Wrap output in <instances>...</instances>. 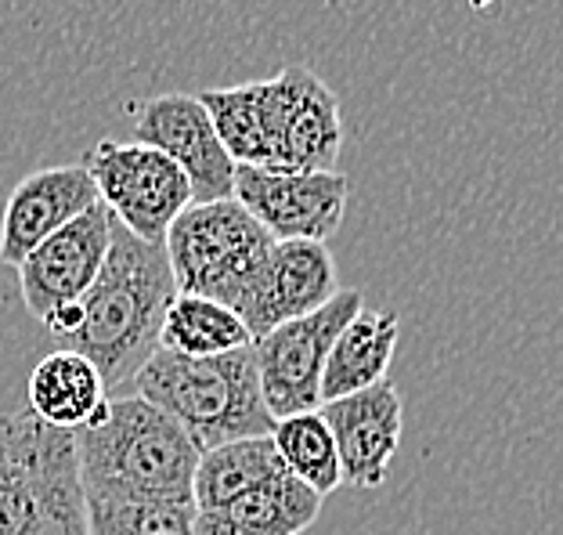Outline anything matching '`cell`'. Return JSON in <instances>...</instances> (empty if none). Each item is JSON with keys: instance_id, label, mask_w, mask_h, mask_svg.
<instances>
[{"instance_id": "cell-1", "label": "cell", "mask_w": 563, "mask_h": 535, "mask_svg": "<svg viewBox=\"0 0 563 535\" xmlns=\"http://www.w3.org/2000/svg\"><path fill=\"white\" fill-rule=\"evenodd\" d=\"M174 297L177 286L166 250L112 221L109 258L95 286L84 293L80 323L58 343L84 354L101 373L106 387H120L159 351L163 315Z\"/></svg>"}, {"instance_id": "cell-2", "label": "cell", "mask_w": 563, "mask_h": 535, "mask_svg": "<svg viewBox=\"0 0 563 535\" xmlns=\"http://www.w3.org/2000/svg\"><path fill=\"white\" fill-rule=\"evenodd\" d=\"M76 470L87 500L191 503L199 449L141 394L109 398L91 427L76 430Z\"/></svg>"}, {"instance_id": "cell-3", "label": "cell", "mask_w": 563, "mask_h": 535, "mask_svg": "<svg viewBox=\"0 0 563 535\" xmlns=\"http://www.w3.org/2000/svg\"><path fill=\"white\" fill-rule=\"evenodd\" d=\"M131 384L137 387L134 394L170 416L199 452L242 438H267L275 430L253 343L213 359H181L159 348Z\"/></svg>"}, {"instance_id": "cell-4", "label": "cell", "mask_w": 563, "mask_h": 535, "mask_svg": "<svg viewBox=\"0 0 563 535\" xmlns=\"http://www.w3.org/2000/svg\"><path fill=\"white\" fill-rule=\"evenodd\" d=\"M275 239L232 199L191 203L163 239L177 293L239 308L264 268Z\"/></svg>"}, {"instance_id": "cell-5", "label": "cell", "mask_w": 563, "mask_h": 535, "mask_svg": "<svg viewBox=\"0 0 563 535\" xmlns=\"http://www.w3.org/2000/svg\"><path fill=\"white\" fill-rule=\"evenodd\" d=\"M84 167L112 221L145 243L163 247L170 225L191 207L185 171L159 149L106 138L84 156Z\"/></svg>"}, {"instance_id": "cell-6", "label": "cell", "mask_w": 563, "mask_h": 535, "mask_svg": "<svg viewBox=\"0 0 563 535\" xmlns=\"http://www.w3.org/2000/svg\"><path fill=\"white\" fill-rule=\"evenodd\" d=\"M267 171H336L343 149L340 95L307 66H286L261 80Z\"/></svg>"}, {"instance_id": "cell-7", "label": "cell", "mask_w": 563, "mask_h": 535, "mask_svg": "<svg viewBox=\"0 0 563 535\" xmlns=\"http://www.w3.org/2000/svg\"><path fill=\"white\" fill-rule=\"evenodd\" d=\"M362 312V293L340 290L325 308L275 326L253 340L261 391L275 419L322 410V376L332 340Z\"/></svg>"}, {"instance_id": "cell-8", "label": "cell", "mask_w": 563, "mask_h": 535, "mask_svg": "<svg viewBox=\"0 0 563 535\" xmlns=\"http://www.w3.org/2000/svg\"><path fill=\"white\" fill-rule=\"evenodd\" d=\"M257 225L275 243L303 239V243H329L340 232L351 203V177L340 171H267L235 167V193Z\"/></svg>"}, {"instance_id": "cell-9", "label": "cell", "mask_w": 563, "mask_h": 535, "mask_svg": "<svg viewBox=\"0 0 563 535\" xmlns=\"http://www.w3.org/2000/svg\"><path fill=\"white\" fill-rule=\"evenodd\" d=\"M134 142L159 149L185 171L191 203L232 199L235 160L217 138L213 123L196 95L148 98L134 117Z\"/></svg>"}, {"instance_id": "cell-10", "label": "cell", "mask_w": 563, "mask_h": 535, "mask_svg": "<svg viewBox=\"0 0 563 535\" xmlns=\"http://www.w3.org/2000/svg\"><path fill=\"white\" fill-rule=\"evenodd\" d=\"M112 243V214L101 207H91L80 214L55 236L44 239L30 258L19 264V290L22 301L41 323L51 315L80 304L84 293L95 286L101 264L109 258Z\"/></svg>"}, {"instance_id": "cell-11", "label": "cell", "mask_w": 563, "mask_h": 535, "mask_svg": "<svg viewBox=\"0 0 563 535\" xmlns=\"http://www.w3.org/2000/svg\"><path fill=\"white\" fill-rule=\"evenodd\" d=\"M340 293L336 283V258L325 243H303V239H289V243H275L267 253L264 268L253 279L250 293L239 304V318L246 323L250 337L257 340L272 334L275 326L303 318Z\"/></svg>"}, {"instance_id": "cell-12", "label": "cell", "mask_w": 563, "mask_h": 535, "mask_svg": "<svg viewBox=\"0 0 563 535\" xmlns=\"http://www.w3.org/2000/svg\"><path fill=\"white\" fill-rule=\"evenodd\" d=\"M322 419L336 441L343 485L379 489L401 449L405 402L390 380L336 402H322Z\"/></svg>"}, {"instance_id": "cell-13", "label": "cell", "mask_w": 563, "mask_h": 535, "mask_svg": "<svg viewBox=\"0 0 563 535\" xmlns=\"http://www.w3.org/2000/svg\"><path fill=\"white\" fill-rule=\"evenodd\" d=\"M98 203V188L84 163L25 174L15 185V193L8 196L4 218H0V264L19 268L44 239H51L58 228H66Z\"/></svg>"}, {"instance_id": "cell-14", "label": "cell", "mask_w": 563, "mask_h": 535, "mask_svg": "<svg viewBox=\"0 0 563 535\" xmlns=\"http://www.w3.org/2000/svg\"><path fill=\"white\" fill-rule=\"evenodd\" d=\"M58 438L62 430L30 413L0 416V535H19L30 525Z\"/></svg>"}, {"instance_id": "cell-15", "label": "cell", "mask_w": 563, "mask_h": 535, "mask_svg": "<svg viewBox=\"0 0 563 535\" xmlns=\"http://www.w3.org/2000/svg\"><path fill=\"white\" fill-rule=\"evenodd\" d=\"M25 398H30V416L41 419L44 427L76 435V430L95 424L109 394L106 380L84 354L58 348L33 365Z\"/></svg>"}, {"instance_id": "cell-16", "label": "cell", "mask_w": 563, "mask_h": 535, "mask_svg": "<svg viewBox=\"0 0 563 535\" xmlns=\"http://www.w3.org/2000/svg\"><path fill=\"white\" fill-rule=\"evenodd\" d=\"M322 495L286 470L221 511H196V535H300L322 514Z\"/></svg>"}, {"instance_id": "cell-17", "label": "cell", "mask_w": 563, "mask_h": 535, "mask_svg": "<svg viewBox=\"0 0 563 535\" xmlns=\"http://www.w3.org/2000/svg\"><path fill=\"white\" fill-rule=\"evenodd\" d=\"M398 334H401L398 312H365V308L357 312L329 348L322 402H336L373 384H383L390 373Z\"/></svg>"}, {"instance_id": "cell-18", "label": "cell", "mask_w": 563, "mask_h": 535, "mask_svg": "<svg viewBox=\"0 0 563 535\" xmlns=\"http://www.w3.org/2000/svg\"><path fill=\"white\" fill-rule=\"evenodd\" d=\"M278 474H286V467L278 460L272 435L217 445L210 452H199L196 478H191V506L199 514L221 511L242 495L264 489Z\"/></svg>"}, {"instance_id": "cell-19", "label": "cell", "mask_w": 563, "mask_h": 535, "mask_svg": "<svg viewBox=\"0 0 563 535\" xmlns=\"http://www.w3.org/2000/svg\"><path fill=\"white\" fill-rule=\"evenodd\" d=\"M253 337L246 323L235 308L217 304L207 297H191V293H177L170 308L163 315L159 348L181 359H213V354H228L239 348H250Z\"/></svg>"}, {"instance_id": "cell-20", "label": "cell", "mask_w": 563, "mask_h": 535, "mask_svg": "<svg viewBox=\"0 0 563 535\" xmlns=\"http://www.w3.org/2000/svg\"><path fill=\"white\" fill-rule=\"evenodd\" d=\"M272 441H275L282 467H286L297 481H303L307 489H314L322 500L343 485L336 441H332L325 419L318 410L275 419Z\"/></svg>"}, {"instance_id": "cell-21", "label": "cell", "mask_w": 563, "mask_h": 535, "mask_svg": "<svg viewBox=\"0 0 563 535\" xmlns=\"http://www.w3.org/2000/svg\"><path fill=\"white\" fill-rule=\"evenodd\" d=\"M207 109L217 138L235 160V167H264V109H261V80L235 87H210L196 95Z\"/></svg>"}, {"instance_id": "cell-22", "label": "cell", "mask_w": 563, "mask_h": 535, "mask_svg": "<svg viewBox=\"0 0 563 535\" xmlns=\"http://www.w3.org/2000/svg\"><path fill=\"white\" fill-rule=\"evenodd\" d=\"M19 535H91L87 521V500L80 489V470H76V438L62 430V438L51 456L44 495L36 511Z\"/></svg>"}, {"instance_id": "cell-23", "label": "cell", "mask_w": 563, "mask_h": 535, "mask_svg": "<svg viewBox=\"0 0 563 535\" xmlns=\"http://www.w3.org/2000/svg\"><path fill=\"white\" fill-rule=\"evenodd\" d=\"M87 521L91 535H196V506L177 500H87Z\"/></svg>"}]
</instances>
